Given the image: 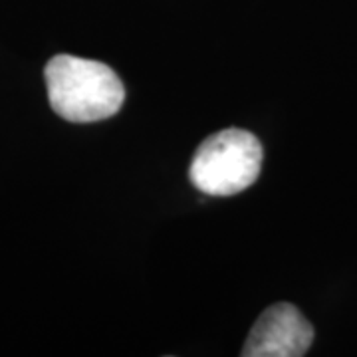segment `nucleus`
Here are the masks:
<instances>
[{"label":"nucleus","mask_w":357,"mask_h":357,"mask_svg":"<svg viewBox=\"0 0 357 357\" xmlns=\"http://www.w3.org/2000/svg\"><path fill=\"white\" fill-rule=\"evenodd\" d=\"M52 109L72 123H96L115 115L126 89L109 66L70 54L54 56L44 70Z\"/></svg>","instance_id":"1"},{"label":"nucleus","mask_w":357,"mask_h":357,"mask_svg":"<svg viewBox=\"0 0 357 357\" xmlns=\"http://www.w3.org/2000/svg\"><path fill=\"white\" fill-rule=\"evenodd\" d=\"M262 157V143L250 131L222 129L199 145L189 177L204 195L230 197L255 185Z\"/></svg>","instance_id":"2"},{"label":"nucleus","mask_w":357,"mask_h":357,"mask_svg":"<svg viewBox=\"0 0 357 357\" xmlns=\"http://www.w3.org/2000/svg\"><path fill=\"white\" fill-rule=\"evenodd\" d=\"M314 326L288 302L266 307L250 330L243 357H302L314 344Z\"/></svg>","instance_id":"3"}]
</instances>
